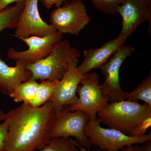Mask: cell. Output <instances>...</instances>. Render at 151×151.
<instances>
[{"instance_id":"8992f818","label":"cell","mask_w":151,"mask_h":151,"mask_svg":"<svg viewBox=\"0 0 151 151\" xmlns=\"http://www.w3.org/2000/svg\"><path fill=\"white\" fill-rule=\"evenodd\" d=\"M90 21L82 0H71L56 8L50 15V22L55 30L63 34L78 36Z\"/></svg>"},{"instance_id":"7a4b0ae2","label":"cell","mask_w":151,"mask_h":151,"mask_svg":"<svg viewBox=\"0 0 151 151\" xmlns=\"http://www.w3.org/2000/svg\"><path fill=\"white\" fill-rule=\"evenodd\" d=\"M100 123L109 128L134 137L137 127L144 119L151 116V107L146 103L125 100L108 103L97 114Z\"/></svg>"},{"instance_id":"83f0119b","label":"cell","mask_w":151,"mask_h":151,"mask_svg":"<svg viewBox=\"0 0 151 151\" xmlns=\"http://www.w3.org/2000/svg\"><path fill=\"white\" fill-rule=\"evenodd\" d=\"M74 142H75L76 145L77 146V147H78V149H79V150H80V151H89L88 150H87V149L84 148V147H81V146L79 145H78V144H77V143L75 141H74Z\"/></svg>"},{"instance_id":"8fae6325","label":"cell","mask_w":151,"mask_h":151,"mask_svg":"<svg viewBox=\"0 0 151 151\" xmlns=\"http://www.w3.org/2000/svg\"><path fill=\"white\" fill-rule=\"evenodd\" d=\"M79 63L78 58L70 60L68 68L61 80H60L56 90L50 101L56 113L62 111L67 106L78 103L77 89L83 75L77 70Z\"/></svg>"},{"instance_id":"e0dca14e","label":"cell","mask_w":151,"mask_h":151,"mask_svg":"<svg viewBox=\"0 0 151 151\" xmlns=\"http://www.w3.org/2000/svg\"><path fill=\"white\" fill-rule=\"evenodd\" d=\"M59 81L50 80L41 81L38 84L35 98L31 106L35 108L40 107L50 101L55 92Z\"/></svg>"},{"instance_id":"d6986e66","label":"cell","mask_w":151,"mask_h":151,"mask_svg":"<svg viewBox=\"0 0 151 151\" xmlns=\"http://www.w3.org/2000/svg\"><path fill=\"white\" fill-rule=\"evenodd\" d=\"M40 151H80L71 138H52Z\"/></svg>"},{"instance_id":"7402d4cb","label":"cell","mask_w":151,"mask_h":151,"mask_svg":"<svg viewBox=\"0 0 151 151\" xmlns=\"http://www.w3.org/2000/svg\"><path fill=\"white\" fill-rule=\"evenodd\" d=\"M151 116L144 119L137 127L134 133V137H142L146 134L147 130L151 127Z\"/></svg>"},{"instance_id":"5bb4252c","label":"cell","mask_w":151,"mask_h":151,"mask_svg":"<svg viewBox=\"0 0 151 151\" xmlns=\"http://www.w3.org/2000/svg\"><path fill=\"white\" fill-rule=\"evenodd\" d=\"M15 66H9L0 58V91L9 95L22 82L31 79L30 71L26 68L27 63L22 60H16Z\"/></svg>"},{"instance_id":"603a6c76","label":"cell","mask_w":151,"mask_h":151,"mask_svg":"<svg viewBox=\"0 0 151 151\" xmlns=\"http://www.w3.org/2000/svg\"><path fill=\"white\" fill-rule=\"evenodd\" d=\"M67 1V0H42V2L45 8L47 9H50L53 6H55L56 8L60 7L63 3Z\"/></svg>"},{"instance_id":"d4e9b609","label":"cell","mask_w":151,"mask_h":151,"mask_svg":"<svg viewBox=\"0 0 151 151\" xmlns=\"http://www.w3.org/2000/svg\"><path fill=\"white\" fill-rule=\"evenodd\" d=\"M119 151H141L140 147L139 145H132L127 146L124 147L122 150Z\"/></svg>"},{"instance_id":"7c38bea8","label":"cell","mask_w":151,"mask_h":151,"mask_svg":"<svg viewBox=\"0 0 151 151\" xmlns=\"http://www.w3.org/2000/svg\"><path fill=\"white\" fill-rule=\"evenodd\" d=\"M116 13L122 18V28L119 35L127 39L145 22L149 23L151 31V0H123Z\"/></svg>"},{"instance_id":"6da1fadb","label":"cell","mask_w":151,"mask_h":151,"mask_svg":"<svg viewBox=\"0 0 151 151\" xmlns=\"http://www.w3.org/2000/svg\"><path fill=\"white\" fill-rule=\"evenodd\" d=\"M56 112L51 101L39 107L23 103L6 113L9 128L4 151H36L51 139Z\"/></svg>"},{"instance_id":"ba28073f","label":"cell","mask_w":151,"mask_h":151,"mask_svg":"<svg viewBox=\"0 0 151 151\" xmlns=\"http://www.w3.org/2000/svg\"><path fill=\"white\" fill-rule=\"evenodd\" d=\"M135 51L133 47L123 44L108 61L100 67L105 76L104 82L100 85L103 96L107 97L110 103L126 100L127 92L122 89L119 80L120 68L125 60Z\"/></svg>"},{"instance_id":"30bf717a","label":"cell","mask_w":151,"mask_h":151,"mask_svg":"<svg viewBox=\"0 0 151 151\" xmlns=\"http://www.w3.org/2000/svg\"><path fill=\"white\" fill-rule=\"evenodd\" d=\"M42 0H26L19 17L14 36L21 40L30 36L42 37L56 31L51 25L44 21L40 14L39 1Z\"/></svg>"},{"instance_id":"5b68a950","label":"cell","mask_w":151,"mask_h":151,"mask_svg":"<svg viewBox=\"0 0 151 151\" xmlns=\"http://www.w3.org/2000/svg\"><path fill=\"white\" fill-rule=\"evenodd\" d=\"M90 121L87 114L77 110L71 111L64 108L55 113L50 132V138H75V142L82 147L89 150L92 147L85 135L84 129Z\"/></svg>"},{"instance_id":"484cf974","label":"cell","mask_w":151,"mask_h":151,"mask_svg":"<svg viewBox=\"0 0 151 151\" xmlns=\"http://www.w3.org/2000/svg\"><path fill=\"white\" fill-rule=\"evenodd\" d=\"M143 145L140 147L142 151H151V140L147 141L143 143Z\"/></svg>"},{"instance_id":"2e32d148","label":"cell","mask_w":151,"mask_h":151,"mask_svg":"<svg viewBox=\"0 0 151 151\" xmlns=\"http://www.w3.org/2000/svg\"><path fill=\"white\" fill-rule=\"evenodd\" d=\"M24 6V3H17L0 11V32L15 28Z\"/></svg>"},{"instance_id":"4316f807","label":"cell","mask_w":151,"mask_h":151,"mask_svg":"<svg viewBox=\"0 0 151 151\" xmlns=\"http://www.w3.org/2000/svg\"><path fill=\"white\" fill-rule=\"evenodd\" d=\"M6 119V113H5L1 110H0V122L4 121Z\"/></svg>"},{"instance_id":"ac0fdd59","label":"cell","mask_w":151,"mask_h":151,"mask_svg":"<svg viewBox=\"0 0 151 151\" xmlns=\"http://www.w3.org/2000/svg\"><path fill=\"white\" fill-rule=\"evenodd\" d=\"M126 100H142L151 107V72L133 91L126 93Z\"/></svg>"},{"instance_id":"ffe728a7","label":"cell","mask_w":151,"mask_h":151,"mask_svg":"<svg viewBox=\"0 0 151 151\" xmlns=\"http://www.w3.org/2000/svg\"><path fill=\"white\" fill-rule=\"evenodd\" d=\"M95 8L107 14L116 13L123 0H91Z\"/></svg>"},{"instance_id":"52a82bcc","label":"cell","mask_w":151,"mask_h":151,"mask_svg":"<svg viewBox=\"0 0 151 151\" xmlns=\"http://www.w3.org/2000/svg\"><path fill=\"white\" fill-rule=\"evenodd\" d=\"M99 82L100 78L96 72L84 74L76 92L79 96L78 103L65 108L71 111H83L90 120L97 119V113L109 102L108 97L103 96Z\"/></svg>"},{"instance_id":"9a60e30c","label":"cell","mask_w":151,"mask_h":151,"mask_svg":"<svg viewBox=\"0 0 151 151\" xmlns=\"http://www.w3.org/2000/svg\"><path fill=\"white\" fill-rule=\"evenodd\" d=\"M38 84L36 80L29 79L19 85L9 96L16 103L30 105L35 98Z\"/></svg>"},{"instance_id":"9c48e42d","label":"cell","mask_w":151,"mask_h":151,"mask_svg":"<svg viewBox=\"0 0 151 151\" xmlns=\"http://www.w3.org/2000/svg\"><path fill=\"white\" fill-rule=\"evenodd\" d=\"M63 37V34L56 31L44 36H30L22 39L21 40L27 45V49L19 51L14 47H10L7 52L8 58L14 61L22 60L27 64H32L50 54L62 40Z\"/></svg>"},{"instance_id":"44dd1931","label":"cell","mask_w":151,"mask_h":151,"mask_svg":"<svg viewBox=\"0 0 151 151\" xmlns=\"http://www.w3.org/2000/svg\"><path fill=\"white\" fill-rule=\"evenodd\" d=\"M9 128V121L6 118L0 124V151H4Z\"/></svg>"},{"instance_id":"cb8c5ba5","label":"cell","mask_w":151,"mask_h":151,"mask_svg":"<svg viewBox=\"0 0 151 151\" xmlns=\"http://www.w3.org/2000/svg\"><path fill=\"white\" fill-rule=\"evenodd\" d=\"M26 0H0V11L5 9L12 3H24Z\"/></svg>"},{"instance_id":"3957f363","label":"cell","mask_w":151,"mask_h":151,"mask_svg":"<svg viewBox=\"0 0 151 151\" xmlns=\"http://www.w3.org/2000/svg\"><path fill=\"white\" fill-rule=\"evenodd\" d=\"M80 55V52L69 41L62 40L46 57L27 64L26 68L30 71L33 80L60 81L67 71L70 60Z\"/></svg>"},{"instance_id":"277c9868","label":"cell","mask_w":151,"mask_h":151,"mask_svg":"<svg viewBox=\"0 0 151 151\" xmlns=\"http://www.w3.org/2000/svg\"><path fill=\"white\" fill-rule=\"evenodd\" d=\"M98 118L90 120L84 129L91 145L102 151H119L124 147L142 144L151 140V132L142 137H131L114 129L101 127Z\"/></svg>"},{"instance_id":"4fadbf2b","label":"cell","mask_w":151,"mask_h":151,"mask_svg":"<svg viewBox=\"0 0 151 151\" xmlns=\"http://www.w3.org/2000/svg\"><path fill=\"white\" fill-rule=\"evenodd\" d=\"M127 38L119 35L97 48L83 51L84 60L77 66L79 73L84 75L95 68H100L113 54L125 43Z\"/></svg>"}]
</instances>
